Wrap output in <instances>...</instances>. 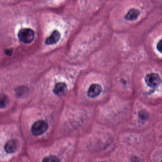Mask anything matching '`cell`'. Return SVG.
Here are the masks:
<instances>
[{"label":"cell","mask_w":162,"mask_h":162,"mask_svg":"<svg viewBox=\"0 0 162 162\" xmlns=\"http://www.w3.org/2000/svg\"><path fill=\"white\" fill-rule=\"evenodd\" d=\"M68 91L67 86L64 83H59L55 86L53 92L55 95L58 96L65 95Z\"/></svg>","instance_id":"cell-5"},{"label":"cell","mask_w":162,"mask_h":162,"mask_svg":"<svg viewBox=\"0 0 162 162\" xmlns=\"http://www.w3.org/2000/svg\"><path fill=\"white\" fill-rule=\"evenodd\" d=\"M102 92V87L100 85L97 83H94L90 86L88 90V96L90 98L97 97L100 95Z\"/></svg>","instance_id":"cell-4"},{"label":"cell","mask_w":162,"mask_h":162,"mask_svg":"<svg viewBox=\"0 0 162 162\" xmlns=\"http://www.w3.org/2000/svg\"><path fill=\"white\" fill-rule=\"evenodd\" d=\"M18 143L15 139L9 140L5 145V150L7 153L12 154L15 153L18 149Z\"/></svg>","instance_id":"cell-8"},{"label":"cell","mask_w":162,"mask_h":162,"mask_svg":"<svg viewBox=\"0 0 162 162\" xmlns=\"http://www.w3.org/2000/svg\"><path fill=\"white\" fill-rule=\"evenodd\" d=\"M162 39H160V41H159V42L158 43L157 45V50H158L160 52H162Z\"/></svg>","instance_id":"cell-12"},{"label":"cell","mask_w":162,"mask_h":162,"mask_svg":"<svg viewBox=\"0 0 162 162\" xmlns=\"http://www.w3.org/2000/svg\"><path fill=\"white\" fill-rule=\"evenodd\" d=\"M42 162H60V159L54 155H50L45 157L42 160Z\"/></svg>","instance_id":"cell-10"},{"label":"cell","mask_w":162,"mask_h":162,"mask_svg":"<svg viewBox=\"0 0 162 162\" xmlns=\"http://www.w3.org/2000/svg\"><path fill=\"white\" fill-rule=\"evenodd\" d=\"M139 116L140 117V118L142 120H145L147 118V117L149 116V114L147 111H141L139 112Z\"/></svg>","instance_id":"cell-11"},{"label":"cell","mask_w":162,"mask_h":162,"mask_svg":"<svg viewBox=\"0 0 162 162\" xmlns=\"http://www.w3.org/2000/svg\"><path fill=\"white\" fill-rule=\"evenodd\" d=\"M145 82L148 86L154 89L160 85L161 79L160 76L157 73H149L145 76Z\"/></svg>","instance_id":"cell-3"},{"label":"cell","mask_w":162,"mask_h":162,"mask_svg":"<svg viewBox=\"0 0 162 162\" xmlns=\"http://www.w3.org/2000/svg\"><path fill=\"white\" fill-rule=\"evenodd\" d=\"M61 37L60 32L58 30H54L46 40V44L48 45L55 44L57 43Z\"/></svg>","instance_id":"cell-7"},{"label":"cell","mask_w":162,"mask_h":162,"mask_svg":"<svg viewBox=\"0 0 162 162\" xmlns=\"http://www.w3.org/2000/svg\"><path fill=\"white\" fill-rule=\"evenodd\" d=\"M141 12L140 11L136 8H131L128 11L125 16V20L128 21H134L139 17Z\"/></svg>","instance_id":"cell-6"},{"label":"cell","mask_w":162,"mask_h":162,"mask_svg":"<svg viewBox=\"0 0 162 162\" xmlns=\"http://www.w3.org/2000/svg\"><path fill=\"white\" fill-rule=\"evenodd\" d=\"M48 129L47 122L42 120H40L35 122L31 127V130L32 134L38 136L44 133Z\"/></svg>","instance_id":"cell-2"},{"label":"cell","mask_w":162,"mask_h":162,"mask_svg":"<svg viewBox=\"0 0 162 162\" xmlns=\"http://www.w3.org/2000/svg\"><path fill=\"white\" fill-rule=\"evenodd\" d=\"M8 97L3 94H0V109L5 108L9 104Z\"/></svg>","instance_id":"cell-9"},{"label":"cell","mask_w":162,"mask_h":162,"mask_svg":"<svg viewBox=\"0 0 162 162\" xmlns=\"http://www.w3.org/2000/svg\"><path fill=\"white\" fill-rule=\"evenodd\" d=\"M19 40L24 44H29L33 41L35 38V33L32 29L24 28L18 32Z\"/></svg>","instance_id":"cell-1"}]
</instances>
